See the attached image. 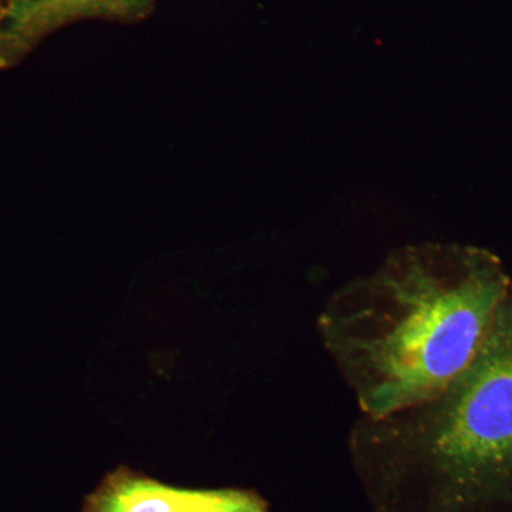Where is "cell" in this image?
<instances>
[{
	"mask_svg": "<svg viewBox=\"0 0 512 512\" xmlns=\"http://www.w3.org/2000/svg\"><path fill=\"white\" fill-rule=\"evenodd\" d=\"M511 279L488 249L423 242L333 293L318 333L360 416H390L446 390L476 355Z\"/></svg>",
	"mask_w": 512,
	"mask_h": 512,
	"instance_id": "obj_1",
	"label": "cell"
},
{
	"mask_svg": "<svg viewBox=\"0 0 512 512\" xmlns=\"http://www.w3.org/2000/svg\"><path fill=\"white\" fill-rule=\"evenodd\" d=\"M379 512H478L512 498V279L476 355L427 402L349 433Z\"/></svg>",
	"mask_w": 512,
	"mask_h": 512,
	"instance_id": "obj_2",
	"label": "cell"
},
{
	"mask_svg": "<svg viewBox=\"0 0 512 512\" xmlns=\"http://www.w3.org/2000/svg\"><path fill=\"white\" fill-rule=\"evenodd\" d=\"M80 512H269V505L256 491L175 487L120 466L86 495Z\"/></svg>",
	"mask_w": 512,
	"mask_h": 512,
	"instance_id": "obj_3",
	"label": "cell"
},
{
	"mask_svg": "<svg viewBox=\"0 0 512 512\" xmlns=\"http://www.w3.org/2000/svg\"><path fill=\"white\" fill-rule=\"evenodd\" d=\"M156 0H5L0 3V69H8L50 33L76 20L136 22L153 12Z\"/></svg>",
	"mask_w": 512,
	"mask_h": 512,
	"instance_id": "obj_4",
	"label": "cell"
}]
</instances>
